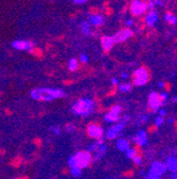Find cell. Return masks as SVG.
<instances>
[{
  "label": "cell",
  "instance_id": "6da1fadb",
  "mask_svg": "<svg viewBox=\"0 0 177 179\" xmlns=\"http://www.w3.org/2000/svg\"><path fill=\"white\" fill-rule=\"evenodd\" d=\"M31 97L37 101H53L66 97V92L55 88H36L31 91Z\"/></svg>",
  "mask_w": 177,
  "mask_h": 179
},
{
  "label": "cell",
  "instance_id": "7a4b0ae2",
  "mask_svg": "<svg viewBox=\"0 0 177 179\" xmlns=\"http://www.w3.org/2000/svg\"><path fill=\"white\" fill-rule=\"evenodd\" d=\"M71 111L74 115L88 117L96 111V102L90 98H81L72 104Z\"/></svg>",
  "mask_w": 177,
  "mask_h": 179
},
{
  "label": "cell",
  "instance_id": "3957f363",
  "mask_svg": "<svg viewBox=\"0 0 177 179\" xmlns=\"http://www.w3.org/2000/svg\"><path fill=\"white\" fill-rule=\"evenodd\" d=\"M92 162V156L87 150H80L76 152L73 156H70L68 158V165L69 168L78 166L80 168H86L90 165Z\"/></svg>",
  "mask_w": 177,
  "mask_h": 179
},
{
  "label": "cell",
  "instance_id": "277c9868",
  "mask_svg": "<svg viewBox=\"0 0 177 179\" xmlns=\"http://www.w3.org/2000/svg\"><path fill=\"white\" fill-rule=\"evenodd\" d=\"M168 171L166 165V162H161V161H154L152 162L148 170V174L145 175L144 178L145 179H156L161 177L162 175L166 174V172Z\"/></svg>",
  "mask_w": 177,
  "mask_h": 179
},
{
  "label": "cell",
  "instance_id": "5b68a950",
  "mask_svg": "<svg viewBox=\"0 0 177 179\" xmlns=\"http://www.w3.org/2000/svg\"><path fill=\"white\" fill-rule=\"evenodd\" d=\"M133 85L136 86H142L146 84L150 80V73L145 67H139L135 69L133 74Z\"/></svg>",
  "mask_w": 177,
  "mask_h": 179
},
{
  "label": "cell",
  "instance_id": "8992f818",
  "mask_svg": "<svg viewBox=\"0 0 177 179\" xmlns=\"http://www.w3.org/2000/svg\"><path fill=\"white\" fill-rule=\"evenodd\" d=\"M130 13L133 16H141L148 12V3L142 1V0H133L130 3Z\"/></svg>",
  "mask_w": 177,
  "mask_h": 179
},
{
  "label": "cell",
  "instance_id": "52a82bcc",
  "mask_svg": "<svg viewBox=\"0 0 177 179\" xmlns=\"http://www.w3.org/2000/svg\"><path fill=\"white\" fill-rule=\"evenodd\" d=\"M122 111V107L120 104H114L110 108V110L104 115V120L106 123H118L120 120V114Z\"/></svg>",
  "mask_w": 177,
  "mask_h": 179
},
{
  "label": "cell",
  "instance_id": "ba28073f",
  "mask_svg": "<svg viewBox=\"0 0 177 179\" xmlns=\"http://www.w3.org/2000/svg\"><path fill=\"white\" fill-rule=\"evenodd\" d=\"M148 104L153 113H156V112L159 111V109L161 108V98H160L159 93L158 92H151L148 94Z\"/></svg>",
  "mask_w": 177,
  "mask_h": 179
},
{
  "label": "cell",
  "instance_id": "9c48e42d",
  "mask_svg": "<svg viewBox=\"0 0 177 179\" xmlns=\"http://www.w3.org/2000/svg\"><path fill=\"white\" fill-rule=\"evenodd\" d=\"M87 133H88V136L93 139V140H99V139L103 138L104 129L99 124L91 123V124H89L87 126Z\"/></svg>",
  "mask_w": 177,
  "mask_h": 179
},
{
  "label": "cell",
  "instance_id": "30bf717a",
  "mask_svg": "<svg viewBox=\"0 0 177 179\" xmlns=\"http://www.w3.org/2000/svg\"><path fill=\"white\" fill-rule=\"evenodd\" d=\"M12 47L16 50H21V51H32L34 49L33 42L27 41V40H16L12 42Z\"/></svg>",
  "mask_w": 177,
  "mask_h": 179
},
{
  "label": "cell",
  "instance_id": "8fae6325",
  "mask_svg": "<svg viewBox=\"0 0 177 179\" xmlns=\"http://www.w3.org/2000/svg\"><path fill=\"white\" fill-rule=\"evenodd\" d=\"M133 35H134V31L130 28H124V29H121L120 31H118L112 37H114L116 43H123V42L127 41L128 39H130Z\"/></svg>",
  "mask_w": 177,
  "mask_h": 179
},
{
  "label": "cell",
  "instance_id": "7c38bea8",
  "mask_svg": "<svg viewBox=\"0 0 177 179\" xmlns=\"http://www.w3.org/2000/svg\"><path fill=\"white\" fill-rule=\"evenodd\" d=\"M158 19H159L158 12H157L156 10H150V11L145 14V16H144V24H145L148 27L152 28L156 25Z\"/></svg>",
  "mask_w": 177,
  "mask_h": 179
},
{
  "label": "cell",
  "instance_id": "4fadbf2b",
  "mask_svg": "<svg viewBox=\"0 0 177 179\" xmlns=\"http://www.w3.org/2000/svg\"><path fill=\"white\" fill-rule=\"evenodd\" d=\"M134 142L138 146H141V147L148 145V133H146L145 130L140 129L139 131L137 132L136 136L134 138Z\"/></svg>",
  "mask_w": 177,
  "mask_h": 179
},
{
  "label": "cell",
  "instance_id": "5bb4252c",
  "mask_svg": "<svg viewBox=\"0 0 177 179\" xmlns=\"http://www.w3.org/2000/svg\"><path fill=\"white\" fill-rule=\"evenodd\" d=\"M116 45V41H114V37L110 35H104L101 37V46L106 52L110 51L114 48V46Z\"/></svg>",
  "mask_w": 177,
  "mask_h": 179
},
{
  "label": "cell",
  "instance_id": "9a60e30c",
  "mask_svg": "<svg viewBox=\"0 0 177 179\" xmlns=\"http://www.w3.org/2000/svg\"><path fill=\"white\" fill-rule=\"evenodd\" d=\"M88 21L93 27H100V26H102L104 24L105 19H104L103 15H101V14H89Z\"/></svg>",
  "mask_w": 177,
  "mask_h": 179
},
{
  "label": "cell",
  "instance_id": "2e32d148",
  "mask_svg": "<svg viewBox=\"0 0 177 179\" xmlns=\"http://www.w3.org/2000/svg\"><path fill=\"white\" fill-rule=\"evenodd\" d=\"M106 152H107V146H106L105 143H103V144H101V145L98 147V149H96V152H93L91 154L92 161H100L105 156Z\"/></svg>",
  "mask_w": 177,
  "mask_h": 179
},
{
  "label": "cell",
  "instance_id": "e0dca14e",
  "mask_svg": "<svg viewBox=\"0 0 177 179\" xmlns=\"http://www.w3.org/2000/svg\"><path fill=\"white\" fill-rule=\"evenodd\" d=\"M166 165L168 171H171L172 173L175 172L177 170V157H175L174 155L168 157V159L166 161Z\"/></svg>",
  "mask_w": 177,
  "mask_h": 179
},
{
  "label": "cell",
  "instance_id": "ac0fdd59",
  "mask_svg": "<svg viewBox=\"0 0 177 179\" xmlns=\"http://www.w3.org/2000/svg\"><path fill=\"white\" fill-rule=\"evenodd\" d=\"M116 145H117V148H118L120 152H125L126 150H127L128 148L130 147V142H128L126 139H123V138L117 139Z\"/></svg>",
  "mask_w": 177,
  "mask_h": 179
},
{
  "label": "cell",
  "instance_id": "d6986e66",
  "mask_svg": "<svg viewBox=\"0 0 177 179\" xmlns=\"http://www.w3.org/2000/svg\"><path fill=\"white\" fill-rule=\"evenodd\" d=\"M80 28H81V31L84 35H90L92 33V26L89 24L88 21H83L80 23Z\"/></svg>",
  "mask_w": 177,
  "mask_h": 179
},
{
  "label": "cell",
  "instance_id": "ffe728a7",
  "mask_svg": "<svg viewBox=\"0 0 177 179\" xmlns=\"http://www.w3.org/2000/svg\"><path fill=\"white\" fill-rule=\"evenodd\" d=\"M164 21L168 24H170V25L175 26V25H177V16L170 13V12H168V13L164 14Z\"/></svg>",
  "mask_w": 177,
  "mask_h": 179
},
{
  "label": "cell",
  "instance_id": "44dd1931",
  "mask_svg": "<svg viewBox=\"0 0 177 179\" xmlns=\"http://www.w3.org/2000/svg\"><path fill=\"white\" fill-rule=\"evenodd\" d=\"M118 88H119V91L122 92V93H128V92L132 91L133 83H130V82H124V83H119V85H118Z\"/></svg>",
  "mask_w": 177,
  "mask_h": 179
},
{
  "label": "cell",
  "instance_id": "7402d4cb",
  "mask_svg": "<svg viewBox=\"0 0 177 179\" xmlns=\"http://www.w3.org/2000/svg\"><path fill=\"white\" fill-rule=\"evenodd\" d=\"M78 67V60H76L75 58H71V59L68 61V69L74 72L76 70Z\"/></svg>",
  "mask_w": 177,
  "mask_h": 179
},
{
  "label": "cell",
  "instance_id": "603a6c76",
  "mask_svg": "<svg viewBox=\"0 0 177 179\" xmlns=\"http://www.w3.org/2000/svg\"><path fill=\"white\" fill-rule=\"evenodd\" d=\"M148 120H150V116L145 115V114H141V115H139V116H138V118H137L136 125H137V126H141V125L148 123Z\"/></svg>",
  "mask_w": 177,
  "mask_h": 179
},
{
  "label": "cell",
  "instance_id": "cb8c5ba5",
  "mask_svg": "<svg viewBox=\"0 0 177 179\" xmlns=\"http://www.w3.org/2000/svg\"><path fill=\"white\" fill-rule=\"evenodd\" d=\"M137 155H138V152H137V149L135 147H130L125 152L126 158H127V159H132V160L137 156Z\"/></svg>",
  "mask_w": 177,
  "mask_h": 179
},
{
  "label": "cell",
  "instance_id": "d4e9b609",
  "mask_svg": "<svg viewBox=\"0 0 177 179\" xmlns=\"http://www.w3.org/2000/svg\"><path fill=\"white\" fill-rule=\"evenodd\" d=\"M70 174H71L74 178H80V177L82 176V168H78V166L70 168Z\"/></svg>",
  "mask_w": 177,
  "mask_h": 179
},
{
  "label": "cell",
  "instance_id": "484cf974",
  "mask_svg": "<svg viewBox=\"0 0 177 179\" xmlns=\"http://www.w3.org/2000/svg\"><path fill=\"white\" fill-rule=\"evenodd\" d=\"M154 122H155V126H156V127H160V126H161V125L164 123V117L158 115V116H156V117H155Z\"/></svg>",
  "mask_w": 177,
  "mask_h": 179
},
{
  "label": "cell",
  "instance_id": "4316f807",
  "mask_svg": "<svg viewBox=\"0 0 177 179\" xmlns=\"http://www.w3.org/2000/svg\"><path fill=\"white\" fill-rule=\"evenodd\" d=\"M160 98H161V106H164L166 104V100L169 99V94L166 92L162 91L161 93H159Z\"/></svg>",
  "mask_w": 177,
  "mask_h": 179
},
{
  "label": "cell",
  "instance_id": "83f0119b",
  "mask_svg": "<svg viewBox=\"0 0 177 179\" xmlns=\"http://www.w3.org/2000/svg\"><path fill=\"white\" fill-rule=\"evenodd\" d=\"M133 162H134L135 164H136V165H141L142 164V157L140 156V155H137L136 157H135L134 159H133Z\"/></svg>",
  "mask_w": 177,
  "mask_h": 179
},
{
  "label": "cell",
  "instance_id": "f1b7e54d",
  "mask_svg": "<svg viewBox=\"0 0 177 179\" xmlns=\"http://www.w3.org/2000/svg\"><path fill=\"white\" fill-rule=\"evenodd\" d=\"M88 60H89V58H88L87 55H85V53H82L81 56H80V58H78V62H81V63H87Z\"/></svg>",
  "mask_w": 177,
  "mask_h": 179
},
{
  "label": "cell",
  "instance_id": "f546056e",
  "mask_svg": "<svg viewBox=\"0 0 177 179\" xmlns=\"http://www.w3.org/2000/svg\"><path fill=\"white\" fill-rule=\"evenodd\" d=\"M50 130H51L55 136H60V133H61V128L57 127V126H52V127L50 128Z\"/></svg>",
  "mask_w": 177,
  "mask_h": 179
},
{
  "label": "cell",
  "instance_id": "4dcf8cb0",
  "mask_svg": "<svg viewBox=\"0 0 177 179\" xmlns=\"http://www.w3.org/2000/svg\"><path fill=\"white\" fill-rule=\"evenodd\" d=\"M146 3H148V10H155V8H156V2H155V0H148Z\"/></svg>",
  "mask_w": 177,
  "mask_h": 179
},
{
  "label": "cell",
  "instance_id": "1f68e13d",
  "mask_svg": "<svg viewBox=\"0 0 177 179\" xmlns=\"http://www.w3.org/2000/svg\"><path fill=\"white\" fill-rule=\"evenodd\" d=\"M65 130H66V131H68V132H73L74 130H75V126H74L73 124H67V125H66Z\"/></svg>",
  "mask_w": 177,
  "mask_h": 179
},
{
  "label": "cell",
  "instance_id": "d6a6232c",
  "mask_svg": "<svg viewBox=\"0 0 177 179\" xmlns=\"http://www.w3.org/2000/svg\"><path fill=\"white\" fill-rule=\"evenodd\" d=\"M158 112H159V115L162 116V117H164V116L166 115V109H163V108H160Z\"/></svg>",
  "mask_w": 177,
  "mask_h": 179
},
{
  "label": "cell",
  "instance_id": "836d02e7",
  "mask_svg": "<svg viewBox=\"0 0 177 179\" xmlns=\"http://www.w3.org/2000/svg\"><path fill=\"white\" fill-rule=\"evenodd\" d=\"M110 82H111L112 85H119V79H118V78H112V79L110 80Z\"/></svg>",
  "mask_w": 177,
  "mask_h": 179
},
{
  "label": "cell",
  "instance_id": "e575fe53",
  "mask_svg": "<svg viewBox=\"0 0 177 179\" xmlns=\"http://www.w3.org/2000/svg\"><path fill=\"white\" fill-rule=\"evenodd\" d=\"M74 3H76V5H84V3H86L88 1V0H72Z\"/></svg>",
  "mask_w": 177,
  "mask_h": 179
},
{
  "label": "cell",
  "instance_id": "d590c367",
  "mask_svg": "<svg viewBox=\"0 0 177 179\" xmlns=\"http://www.w3.org/2000/svg\"><path fill=\"white\" fill-rule=\"evenodd\" d=\"M125 25L127 26V28H130L134 25V21H133V19H127V21H125Z\"/></svg>",
  "mask_w": 177,
  "mask_h": 179
},
{
  "label": "cell",
  "instance_id": "8d00e7d4",
  "mask_svg": "<svg viewBox=\"0 0 177 179\" xmlns=\"http://www.w3.org/2000/svg\"><path fill=\"white\" fill-rule=\"evenodd\" d=\"M170 179H177V170L175 171V172L172 173V175H171V178Z\"/></svg>",
  "mask_w": 177,
  "mask_h": 179
},
{
  "label": "cell",
  "instance_id": "74e56055",
  "mask_svg": "<svg viewBox=\"0 0 177 179\" xmlns=\"http://www.w3.org/2000/svg\"><path fill=\"white\" fill-rule=\"evenodd\" d=\"M155 2H156V7L157 5H160V7L163 5V1H161V0H155Z\"/></svg>",
  "mask_w": 177,
  "mask_h": 179
},
{
  "label": "cell",
  "instance_id": "f35d334b",
  "mask_svg": "<svg viewBox=\"0 0 177 179\" xmlns=\"http://www.w3.org/2000/svg\"><path fill=\"white\" fill-rule=\"evenodd\" d=\"M121 77L123 78V79H126V78L128 77V75H127V73H122L121 74Z\"/></svg>",
  "mask_w": 177,
  "mask_h": 179
},
{
  "label": "cell",
  "instance_id": "ab89813d",
  "mask_svg": "<svg viewBox=\"0 0 177 179\" xmlns=\"http://www.w3.org/2000/svg\"><path fill=\"white\" fill-rule=\"evenodd\" d=\"M158 86H159L160 88H164V83H163V82H161V81L158 82Z\"/></svg>",
  "mask_w": 177,
  "mask_h": 179
},
{
  "label": "cell",
  "instance_id": "60d3db41",
  "mask_svg": "<svg viewBox=\"0 0 177 179\" xmlns=\"http://www.w3.org/2000/svg\"><path fill=\"white\" fill-rule=\"evenodd\" d=\"M168 120H169V123H170V124H173V123L175 122V120H174V118H173V117H170Z\"/></svg>",
  "mask_w": 177,
  "mask_h": 179
},
{
  "label": "cell",
  "instance_id": "b9f144b4",
  "mask_svg": "<svg viewBox=\"0 0 177 179\" xmlns=\"http://www.w3.org/2000/svg\"><path fill=\"white\" fill-rule=\"evenodd\" d=\"M173 101L176 102V104H177V95H176V96H174V98H173Z\"/></svg>",
  "mask_w": 177,
  "mask_h": 179
},
{
  "label": "cell",
  "instance_id": "7bdbcfd3",
  "mask_svg": "<svg viewBox=\"0 0 177 179\" xmlns=\"http://www.w3.org/2000/svg\"><path fill=\"white\" fill-rule=\"evenodd\" d=\"M16 179H26L25 177H20V178H16Z\"/></svg>",
  "mask_w": 177,
  "mask_h": 179
},
{
  "label": "cell",
  "instance_id": "ee69618b",
  "mask_svg": "<svg viewBox=\"0 0 177 179\" xmlns=\"http://www.w3.org/2000/svg\"><path fill=\"white\" fill-rule=\"evenodd\" d=\"M156 179H162V178H161V177H159V178H156Z\"/></svg>",
  "mask_w": 177,
  "mask_h": 179
},
{
  "label": "cell",
  "instance_id": "f6af8a7d",
  "mask_svg": "<svg viewBox=\"0 0 177 179\" xmlns=\"http://www.w3.org/2000/svg\"><path fill=\"white\" fill-rule=\"evenodd\" d=\"M175 64H176V65H177V60H176V62H175Z\"/></svg>",
  "mask_w": 177,
  "mask_h": 179
},
{
  "label": "cell",
  "instance_id": "bcb514c9",
  "mask_svg": "<svg viewBox=\"0 0 177 179\" xmlns=\"http://www.w3.org/2000/svg\"><path fill=\"white\" fill-rule=\"evenodd\" d=\"M106 179H111V178H106Z\"/></svg>",
  "mask_w": 177,
  "mask_h": 179
}]
</instances>
